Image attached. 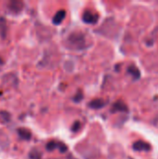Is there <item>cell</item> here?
Here are the masks:
<instances>
[{
    "label": "cell",
    "instance_id": "1",
    "mask_svg": "<svg viewBox=\"0 0 158 159\" xmlns=\"http://www.w3.org/2000/svg\"><path fill=\"white\" fill-rule=\"evenodd\" d=\"M68 41L73 48L75 49H83L86 48V40L85 36L80 32H74L72 33L68 36Z\"/></svg>",
    "mask_w": 158,
    "mask_h": 159
},
{
    "label": "cell",
    "instance_id": "2",
    "mask_svg": "<svg viewBox=\"0 0 158 159\" xmlns=\"http://www.w3.org/2000/svg\"><path fill=\"white\" fill-rule=\"evenodd\" d=\"M82 20H83L84 22H86V23L94 24V23H96V22L98 21V20H99V14L93 13V12H91L90 10H86V11L83 13Z\"/></svg>",
    "mask_w": 158,
    "mask_h": 159
},
{
    "label": "cell",
    "instance_id": "3",
    "mask_svg": "<svg viewBox=\"0 0 158 159\" xmlns=\"http://www.w3.org/2000/svg\"><path fill=\"white\" fill-rule=\"evenodd\" d=\"M7 8L13 13H20L23 8V2L20 0H11L7 3Z\"/></svg>",
    "mask_w": 158,
    "mask_h": 159
},
{
    "label": "cell",
    "instance_id": "4",
    "mask_svg": "<svg viewBox=\"0 0 158 159\" xmlns=\"http://www.w3.org/2000/svg\"><path fill=\"white\" fill-rule=\"evenodd\" d=\"M47 150V151H53L54 149H59L61 153H65L67 151V146L63 143H60V142H55V141H52V142H49L47 146H46Z\"/></svg>",
    "mask_w": 158,
    "mask_h": 159
},
{
    "label": "cell",
    "instance_id": "5",
    "mask_svg": "<svg viewBox=\"0 0 158 159\" xmlns=\"http://www.w3.org/2000/svg\"><path fill=\"white\" fill-rule=\"evenodd\" d=\"M129 111V107L127 106L126 103H124L122 101H117L115 102L111 109L112 113H116V112H128Z\"/></svg>",
    "mask_w": 158,
    "mask_h": 159
},
{
    "label": "cell",
    "instance_id": "6",
    "mask_svg": "<svg viewBox=\"0 0 158 159\" xmlns=\"http://www.w3.org/2000/svg\"><path fill=\"white\" fill-rule=\"evenodd\" d=\"M133 149L135 151H145L148 152L151 150V145L143 141H138L133 144Z\"/></svg>",
    "mask_w": 158,
    "mask_h": 159
},
{
    "label": "cell",
    "instance_id": "7",
    "mask_svg": "<svg viewBox=\"0 0 158 159\" xmlns=\"http://www.w3.org/2000/svg\"><path fill=\"white\" fill-rule=\"evenodd\" d=\"M65 15H66L65 10H63V9L59 10V11L55 14V16L53 17V19H52V22H53L55 25H59V24H61V23L62 22V20H64Z\"/></svg>",
    "mask_w": 158,
    "mask_h": 159
},
{
    "label": "cell",
    "instance_id": "8",
    "mask_svg": "<svg viewBox=\"0 0 158 159\" xmlns=\"http://www.w3.org/2000/svg\"><path fill=\"white\" fill-rule=\"evenodd\" d=\"M106 104L105 101L102 100V99H95V100H92L89 103H88V106L92 109H101L102 108L104 105Z\"/></svg>",
    "mask_w": 158,
    "mask_h": 159
},
{
    "label": "cell",
    "instance_id": "9",
    "mask_svg": "<svg viewBox=\"0 0 158 159\" xmlns=\"http://www.w3.org/2000/svg\"><path fill=\"white\" fill-rule=\"evenodd\" d=\"M127 71L133 77L134 80H137V79H139L141 77V72H140V70L136 66H134V65H130L129 67H128V70Z\"/></svg>",
    "mask_w": 158,
    "mask_h": 159
},
{
    "label": "cell",
    "instance_id": "10",
    "mask_svg": "<svg viewBox=\"0 0 158 159\" xmlns=\"http://www.w3.org/2000/svg\"><path fill=\"white\" fill-rule=\"evenodd\" d=\"M18 134H19V136H20L22 140H25V141L30 140L31 137H32V134H31L30 130H28L27 129H23V128L18 129Z\"/></svg>",
    "mask_w": 158,
    "mask_h": 159
},
{
    "label": "cell",
    "instance_id": "11",
    "mask_svg": "<svg viewBox=\"0 0 158 159\" xmlns=\"http://www.w3.org/2000/svg\"><path fill=\"white\" fill-rule=\"evenodd\" d=\"M10 120V115L7 111H0V123L6 124L9 122Z\"/></svg>",
    "mask_w": 158,
    "mask_h": 159
},
{
    "label": "cell",
    "instance_id": "12",
    "mask_svg": "<svg viewBox=\"0 0 158 159\" xmlns=\"http://www.w3.org/2000/svg\"><path fill=\"white\" fill-rule=\"evenodd\" d=\"M6 20L3 18H0V33L3 36V38L6 37Z\"/></svg>",
    "mask_w": 158,
    "mask_h": 159
},
{
    "label": "cell",
    "instance_id": "13",
    "mask_svg": "<svg viewBox=\"0 0 158 159\" xmlns=\"http://www.w3.org/2000/svg\"><path fill=\"white\" fill-rule=\"evenodd\" d=\"M82 99H83V92H82L81 90H78L77 93L75 94L74 98V101L75 102H79Z\"/></svg>",
    "mask_w": 158,
    "mask_h": 159
},
{
    "label": "cell",
    "instance_id": "14",
    "mask_svg": "<svg viewBox=\"0 0 158 159\" xmlns=\"http://www.w3.org/2000/svg\"><path fill=\"white\" fill-rule=\"evenodd\" d=\"M30 157L32 159H40V154L36 150H34L30 153Z\"/></svg>",
    "mask_w": 158,
    "mask_h": 159
},
{
    "label": "cell",
    "instance_id": "15",
    "mask_svg": "<svg viewBox=\"0 0 158 159\" xmlns=\"http://www.w3.org/2000/svg\"><path fill=\"white\" fill-rule=\"evenodd\" d=\"M80 127H81V123H80L79 121H76V122L73 125L72 130H73L74 132H76V131H78V129H80Z\"/></svg>",
    "mask_w": 158,
    "mask_h": 159
},
{
    "label": "cell",
    "instance_id": "16",
    "mask_svg": "<svg viewBox=\"0 0 158 159\" xmlns=\"http://www.w3.org/2000/svg\"><path fill=\"white\" fill-rule=\"evenodd\" d=\"M2 62H3V61H2V60H1V58H0V64H1Z\"/></svg>",
    "mask_w": 158,
    "mask_h": 159
}]
</instances>
